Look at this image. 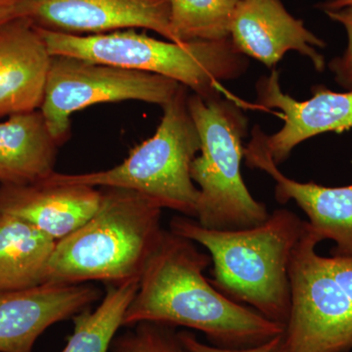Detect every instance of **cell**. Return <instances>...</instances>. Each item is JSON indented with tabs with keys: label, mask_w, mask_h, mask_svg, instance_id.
<instances>
[{
	"label": "cell",
	"mask_w": 352,
	"mask_h": 352,
	"mask_svg": "<svg viewBox=\"0 0 352 352\" xmlns=\"http://www.w3.org/2000/svg\"><path fill=\"white\" fill-rule=\"evenodd\" d=\"M210 254L196 243L164 230L139 279L122 326L154 322L205 333L212 346L243 349L261 346L285 332L252 308L234 302L215 288L204 271Z\"/></svg>",
	"instance_id": "6da1fadb"
},
{
	"label": "cell",
	"mask_w": 352,
	"mask_h": 352,
	"mask_svg": "<svg viewBox=\"0 0 352 352\" xmlns=\"http://www.w3.org/2000/svg\"><path fill=\"white\" fill-rule=\"evenodd\" d=\"M170 227L171 232L207 250L215 288L286 327L291 310L289 263L305 220L280 208L252 228L215 230L187 217H173Z\"/></svg>",
	"instance_id": "7a4b0ae2"
},
{
	"label": "cell",
	"mask_w": 352,
	"mask_h": 352,
	"mask_svg": "<svg viewBox=\"0 0 352 352\" xmlns=\"http://www.w3.org/2000/svg\"><path fill=\"white\" fill-rule=\"evenodd\" d=\"M162 210L138 192L102 188L95 214L56 243L43 284L110 285L140 279L164 233Z\"/></svg>",
	"instance_id": "3957f363"
},
{
	"label": "cell",
	"mask_w": 352,
	"mask_h": 352,
	"mask_svg": "<svg viewBox=\"0 0 352 352\" xmlns=\"http://www.w3.org/2000/svg\"><path fill=\"white\" fill-rule=\"evenodd\" d=\"M38 30L52 56L80 58L155 74L175 80L204 98L220 96L221 82L240 78L250 65L230 38L176 43L150 38L134 29L91 36Z\"/></svg>",
	"instance_id": "277c9868"
},
{
	"label": "cell",
	"mask_w": 352,
	"mask_h": 352,
	"mask_svg": "<svg viewBox=\"0 0 352 352\" xmlns=\"http://www.w3.org/2000/svg\"><path fill=\"white\" fill-rule=\"evenodd\" d=\"M187 107L201 139L191 177L200 191L196 220L215 230L261 226L270 212L250 193L241 173L248 119L235 99L189 94Z\"/></svg>",
	"instance_id": "5b68a950"
},
{
	"label": "cell",
	"mask_w": 352,
	"mask_h": 352,
	"mask_svg": "<svg viewBox=\"0 0 352 352\" xmlns=\"http://www.w3.org/2000/svg\"><path fill=\"white\" fill-rule=\"evenodd\" d=\"M188 95L187 87L180 85L163 106V118L154 135L132 149L122 164L82 175L53 173L44 182L132 190L162 208L196 219L200 191L190 170L200 153L201 139L187 107Z\"/></svg>",
	"instance_id": "8992f818"
},
{
	"label": "cell",
	"mask_w": 352,
	"mask_h": 352,
	"mask_svg": "<svg viewBox=\"0 0 352 352\" xmlns=\"http://www.w3.org/2000/svg\"><path fill=\"white\" fill-rule=\"evenodd\" d=\"M320 243L305 221L289 263L285 352L352 351V302L317 252Z\"/></svg>",
	"instance_id": "52a82bcc"
},
{
	"label": "cell",
	"mask_w": 352,
	"mask_h": 352,
	"mask_svg": "<svg viewBox=\"0 0 352 352\" xmlns=\"http://www.w3.org/2000/svg\"><path fill=\"white\" fill-rule=\"evenodd\" d=\"M180 85L155 74L54 55L41 112L62 146L71 134V116L99 103L138 100L166 105Z\"/></svg>",
	"instance_id": "ba28073f"
},
{
	"label": "cell",
	"mask_w": 352,
	"mask_h": 352,
	"mask_svg": "<svg viewBox=\"0 0 352 352\" xmlns=\"http://www.w3.org/2000/svg\"><path fill=\"white\" fill-rule=\"evenodd\" d=\"M19 18L73 36L145 29L179 43L171 30L168 0H25Z\"/></svg>",
	"instance_id": "9c48e42d"
},
{
	"label": "cell",
	"mask_w": 352,
	"mask_h": 352,
	"mask_svg": "<svg viewBox=\"0 0 352 352\" xmlns=\"http://www.w3.org/2000/svg\"><path fill=\"white\" fill-rule=\"evenodd\" d=\"M256 88L259 107L278 109L283 117L284 126L279 131L272 135L264 133L267 151L278 166L303 141L327 132L342 133L352 129V90L335 92L318 85L312 87L311 98L296 100L284 94L276 69L259 78Z\"/></svg>",
	"instance_id": "30bf717a"
},
{
	"label": "cell",
	"mask_w": 352,
	"mask_h": 352,
	"mask_svg": "<svg viewBox=\"0 0 352 352\" xmlns=\"http://www.w3.org/2000/svg\"><path fill=\"white\" fill-rule=\"evenodd\" d=\"M245 164L267 173L275 183V199L281 205L295 201L307 217L308 227L321 240L335 245L332 256L352 258V184L327 187L314 182L302 183L287 177L271 159L264 133L256 126L244 150Z\"/></svg>",
	"instance_id": "8fae6325"
},
{
	"label": "cell",
	"mask_w": 352,
	"mask_h": 352,
	"mask_svg": "<svg viewBox=\"0 0 352 352\" xmlns=\"http://www.w3.org/2000/svg\"><path fill=\"white\" fill-rule=\"evenodd\" d=\"M236 50L268 68L276 66L288 51L309 58L316 71L325 69V57L317 48L325 41L288 12L281 0H239L230 25Z\"/></svg>",
	"instance_id": "7c38bea8"
},
{
	"label": "cell",
	"mask_w": 352,
	"mask_h": 352,
	"mask_svg": "<svg viewBox=\"0 0 352 352\" xmlns=\"http://www.w3.org/2000/svg\"><path fill=\"white\" fill-rule=\"evenodd\" d=\"M99 296L98 289L87 284L0 291V352H32L50 326L75 316Z\"/></svg>",
	"instance_id": "4fadbf2b"
},
{
	"label": "cell",
	"mask_w": 352,
	"mask_h": 352,
	"mask_svg": "<svg viewBox=\"0 0 352 352\" xmlns=\"http://www.w3.org/2000/svg\"><path fill=\"white\" fill-rule=\"evenodd\" d=\"M52 55L31 21L0 27V118L39 110Z\"/></svg>",
	"instance_id": "5bb4252c"
},
{
	"label": "cell",
	"mask_w": 352,
	"mask_h": 352,
	"mask_svg": "<svg viewBox=\"0 0 352 352\" xmlns=\"http://www.w3.org/2000/svg\"><path fill=\"white\" fill-rule=\"evenodd\" d=\"M100 200L101 190L88 185L43 180L0 187V212L29 222L57 242L82 227Z\"/></svg>",
	"instance_id": "9a60e30c"
},
{
	"label": "cell",
	"mask_w": 352,
	"mask_h": 352,
	"mask_svg": "<svg viewBox=\"0 0 352 352\" xmlns=\"http://www.w3.org/2000/svg\"><path fill=\"white\" fill-rule=\"evenodd\" d=\"M59 147L41 110L11 116L0 122V183L43 182L55 173Z\"/></svg>",
	"instance_id": "2e32d148"
},
{
	"label": "cell",
	"mask_w": 352,
	"mask_h": 352,
	"mask_svg": "<svg viewBox=\"0 0 352 352\" xmlns=\"http://www.w3.org/2000/svg\"><path fill=\"white\" fill-rule=\"evenodd\" d=\"M56 243L29 222L0 212V291L43 285Z\"/></svg>",
	"instance_id": "e0dca14e"
},
{
	"label": "cell",
	"mask_w": 352,
	"mask_h": 352,
	"mask_svg": "<svg viewBox=\"0 0 352 352\" xmlns=\"http://www.w3.org/2000/svg\"><path fill=\"white\" fill-rule=\"evenodd\" d=\"M138 285L139 279L109 285L98 307L73 316L74 332L61 352H109Z\"/></svg>",
	"instance_id": "ac0fdd59"
},
{
	"label": "cell",
	"mask_w": 352,
	"mask_h": 352,
	"mask_svg": "<svg viewBox=\"0 0 352 352\" xmlns=\"http://www.w3.org/2000/svg\"><path fill=\"white\" fill-rule=\"evenodd\" d=\"M239 0H168L170 27L178 43L230 38Z\"/></svg>",
	"instance_id": "d6986e66"
},
{
	"label": "cell",
	"mask_w": 352,
	"mask_h": 352,
	"mask_svg": "<svg viewBox=\"0 0 352 352\" xmlns=\"http://www.w3.org/2000/svg\"><path fill=\"white\" fill-rule=\"evenodd\" d=\"M113 340L112 352H188L175 327L141 322Z\"/></svg>",
	"instance_id": "ffe728a7"
},
{
	"label": "cell",
	"mask_w": 352,
	"mask_h": 352,
	"mask_svg": "<svg viewBox=\"0 0 352 352\" xmlns=\"http://www.w3.org/2000/svg\"><path fill=\"white\" fill-rule=\"evenodd\" d=\"M333 22L339 23L346 30L347 46L340 56L335 57L329 63L335 82L346 90H352V7L337 11L324 12Z\"/></svg>",
	"instance_id": "44dd1931"
},
{
	"label": "cell",
	"mask_w": 352,
	"mask_h": 352,
	"mask_svg": "<svg viewBox=\"0 0 352 352\" xmlns=\"http://www.w3.org/2000/svg\"><path fill=\"white\" fill-rule=\"evenodd\" d=\"M178 335L183 346L188 352H285L284 333L261 346L243 349H221L212 344L208 346L200 342L193 333L188 331H180Z\"/></svg>",
	"instance_id": "7402d4cb"
},
{
	"label": "cell",
	"mask_w": 352,
	"mask_h": 352,
	"mask_svg": "<svg viewBox=\"0 0 352 352\" xmlns=\"http://www.w3.org/2000/svg\"><path fill=\"white\" fill-rule=\"evenodd\" d=\"M329 270L352 302V258L324 256Z\"/></svg>",
	"instance_id": "603a6c76"
},
{
	"label": "cell",
	"mask_w": 352,
	"mask_h": 352,
	"mask_svg": "<svg viewBox=\"0 0 352 352\" xmlns=\"http://www.w3.org/2000/svg\"><path fill=\"white\" fill-rule=\"evenodd\" d=\"M25 0H0V27L18 19Z\"/></svg>",
	"instance_id": "cb8c5ba5"
},
{
	"label": "cell",
	"mask_w": 352,
	"mask_h": 352,
	"mask_svg": "<svg viewBox=\"0 0 352 352\" xmlns=\"http://www.w3.org/2000/svg\"><path fill=\"white\" fill-rule=\"evenodd\" d=\"M316 7L323 12L337 11L346 8V7H352V0H326V1L317 4Z\"/></svg>",
	"instance_id": "d4e9b609"
}]
</instances>
